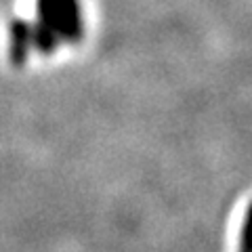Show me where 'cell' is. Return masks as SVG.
Masks as SVG:
<instances>
[{
  "mask_svg": "<svg viewBox=\"0 0 252 252\" xmlns=\"http://www.w3.org/2000/svg\"><path fill=\"white\" fill-rule=\"evenodd\" d=\"M38 23L34 46L53 53L59 42H78L82 38V13L78 0H38Z\"/></svg>",
  "mask_w": 252,
  "mask_h": 252,
  "instance_id": "6da1fadb",
  "label": "cell"
},
{
  "mask_svg": "<svg viewBox=\"0 0 252 252\" xmlns=\"http://www.w3.org/2000/svg\"><path fill=\"white\" fill-rule=\"evenodd\" d=\"M240 252H252V202L246 210L242 225V235H240Z\"/></svg>",
  "mask_w": 252,
  "mask_h": 252,
  "instance_id": "3957f363",
  "label": "cell"
},
{
  "mask_svg": "<svg viewBox=\"0 0 252 252\" xmlns=\"http://www.w3.org/2000/svg\"><path fill=\"white\" fill-rule=\"evenodd\" d=\"M34 46V28L26 21H13L11 23V59L13 63H23L28 57L30 49Z\"/></svg>",
  "mask_w": 252,
  "mask_h": 252,
  "instance_id": "7a4b0ae2",
  "label": "cell"
}]
</instances>
